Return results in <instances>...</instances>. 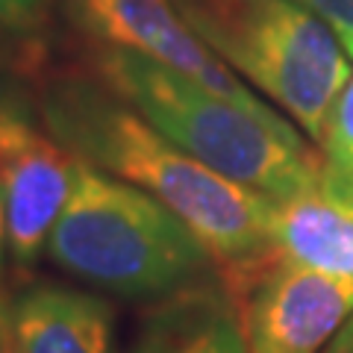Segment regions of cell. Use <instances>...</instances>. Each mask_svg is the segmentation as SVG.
<instances>
[{
    "label": "cell",
    "mask_w": 353,
    "mask_h": 353,
    "mask_svg": "<svg viewBox=\"0 0 353 353\" xmlns=\"http://www.w3.org/2000/svg\"><path fill=\"white\" fill-rule=\"evenodd\" d=\"M41 121L74 159L148 192L183 218L224 283L268 256L274 201L180 150L109 85L59 77L41 94Z\"/></svg>",
    "instance_id": "1"
},
{
    "label": "cell",
    "mask_w": 353,
    "mask_h": 353,
    "mask_svg": "<svg viewBox=\"0 0 353 353\" xmlns=\"http://www.w3.org/2000/svg\"><path fill=\"white\" fill-rule=\"evenodd\" d=\"M94 65L121 101L215 174L268 201H289L321 185V153L283 115L250 112L136 50H101Z\"/></svg>",
    "instance_id": "2"
},
{
    "label": "cell",
    "mask_w": 353,
    "mask_h": 353,
    "mask_svg": "<svg viewBox=\"0 0 353 353\" xmlns=\"http://www.w3.org/2000/svg\"><path fill=\"white\" fill-rule=\"evenodd\" d=\"M57 265L124 297H168L212 280L218 265L157 197L77 159L74 189L50 230Z\"/></svg>",
    "instance_id": "3"
},
{
    "label": "cell",
    "mask_w": 353,
    "mask_h": 353,
    "mask_svg": "<svg viewBox=\"0 0 353 353\" xmlns=\"http://www.w3.org/2000/svg\"><path fill=\"white\" fill-rule=\"evenodd\" d=\"M209 50L277 101L321 141L330 109L350 80L333 27L297 0H174Z\"/></svg>",
    "instance_id": "4"
},
{
    "label": "cell",
    "mask_w": 353,
    "mask_h": 353,
    "mask_svg": "<svg viewBox=\"0 0 353 353\" xmlns=\"http://www.w3.org/2000/svg\"><path fill=\"white\" fill-rule=\"evenodd\" d=\"M224 285L250 353H321L353 312V280L283 262L271 250Z\"/></svg>",
    "instance_id": "5"
},
{
    "label": "cell",
    "mask_w": 353,
    "mask_h": 353,
    "mask_svg": "<svg viewBox=\"0 0 353 353\" xmlns=\"http://www.w3.org/2000/svg\"><path fill=\"white\" fill-rule=\"evenodd\" d=\"M74 165L71 153L12 97H0V201L6 250L15 262L30 265L48 245L74 189Z\"/></svg>",
    "instance_id": "6"
},
{
    "label": "cell",
    "mask_w": 353,
    "mask_h": 353,
    "mask_svg": "<svg viewBox=\"0 0 353 353\" xmlns=\"http://www.w3.org/2000/svg\"><path fill=\"white\" fill-rule=\"evenodd\" d=\"M77 24L94 39L185 74L227 101L250 112H274L250 88L233 77L227 62L215 57L176 12L174 0H68Z\"/></svg>",
    "instance_id": "7"
},
{
    "label": "cell",
    "mask_w": 353,
    "mask_h": 353,
    "mask_svg": "<svg viewBox=\"0 0 353 353\" xmlns=\"http://www.w3.org/2000/svg\"><path fill=\"white\" fill-rule=\"evenodd\" d=\"M130 353H250L239 306L227 285L203 280L162 297Z\"/></svg>",
    "instance_id": "8"
},
{
    "label": "cell",
    "mask_w": 353,
    "mask_h": 353,
    "mask_svg": "<svg viewBox=\"0 0 353 353\" xmlns=\"http://www.w3.org/2000/svg\"><path fill=\"white\" fill-rule=\"evenodd\" d=\"M268 250L283 262L353 280V206L330 197L321 185L274 201Z\"/></svg>",
    "instance_id": "9"
},
{
    "label": "cell",
    "mask_w": 353,
    "mask_h": 353,
    "mask_svg": "<svg viewBox=\"0 0 353 353\" xmlns=\"http://www.w3.org/2000/svg\"><path fill=\"white\" fill-rule=\"evenodd\" d=\"M15 353H109V309L92 294L32 285L9 309Z\"/></svg>",
    "instance_id": "10"
},
{
    "label": "cell",
    "mask_w": 353,
    "mask_h": 353,
    "mask_svg": "<svg viewBox=\"0 0 353 353\" xmlns=\"http://www.w3.org/2000/svg\"><path fill=\"white\" fill-rule=\"evenodd\" d=\"M321 189L353 206V77L330 109L321 136Z\"/></svg>",
    "instance_id": "11"
},
{
    "label": "cell",
    "mask_w": 353,
    "mask_h": 353,
    "mask_svg": "<svg viewBox=\"0 0 353 353\" xmlns=\"http://www.w3.org/2000/svg\"><path fill=\"white\" fill-rule=\"evenodd\" d=\"M297 3H303L321 21H327L353 59V0H297Z\"/></svg>",
    "instance_id": "12"
},
{
    "label": "cell",
    "mask_w": 353,
    "mask_h": 353,
    "mask_svg": "<svg viewBox=\"0 0 353 353\" xmlns=\"http://www.w3.org/2000/svg\"><path fill=\"white\" fill-rule=\"evenodd\" d=\"M44 0H0V24L9 30H32L41 21Z\"/></svg>",
    "instance_id": "13"
},
{
    "label": "cell",
    "mask_w": 353,
    "mask_h": 353,
    "mask_svg": "<svg viewBox=\"0 0 353 353\" xmlns=\"http://www.w3.org/2000/svg\"><path fill=\"white\" fill-rule=\"evenodd\" d=\"M321 353H353V312L347 321L339 327V333L327 341V347Z\"/></svg>",
    "instance_id": "14"
},
{
    "label": "cell",
    "mask_w": 353,
    "mask_h": 353,
    "mask_svg": "<svg viewBox=\"0 0 353 353\" xmlns=\"http://www.w3.org/2000/svg\"><path fill=\"white\" fill-rule=\"evenodd\" d=\"M0 353H15L12 327H9V315L3 312V306H0Z\"/></svg>",
    "instance_id": "15"
},
{
    "label": "cell",
    "mask_w": 353,
    "mask_h": 353,
    "mask_svg": "<svg viewBox=\"0 0 353 353\" xmlns=\"http://www.w3.org/2000/svg\"><path fill=\"white\" fill-rule=\"evenodd\" d=\"M3 256H6V224H3V201H0V271H3Z\"/></svg>",
    "instance_id": "16"
}]
</instances>
